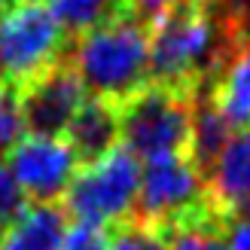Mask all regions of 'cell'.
<instances>
[{"mask_svg": "<svg viewBox=\"0 0 250 250\" xmlns=\"http://www.w3.org/2000/svg\"><path fill=\"white\" fill-rule=\"evenodd\" d=\"M250 43L238 0L171 3L149 28L146 83L183 95L208 85L238 46Z\"/></svg>", "mask_w": 250, "mask_h": 250, "instance_id": "cell-1", "label": "cell"}, {"mask_svg": "<svg viewBox=\"0 0 250 250\" xmlns=\"http://www.w3.org/2000/svg\"><path fill=\"white\" fill-rule=\"evenodd\" d=\"M64 58L77 70L85 92L122 104L146 85L149 28L131 16H122L80 40H70L64 46Z\"/></svg>", "mask_w": 250, "mask_h": 250, "instance_id": "cell-2", "label": "cell"}, {"mask_svg": "<svg viewBox=\"0 0 250 250\" xmlns=\"http://www.w3.org/2000/svg\"><path fill=\"white\" fill-rule=\"evenodd\" d=\"M192 95L146 83L119 104V137L134 159H168L189 153Z\"/></svg>", "mask_w": 250, "mask_h": 250, "instance_id": "cell-3", "label": "cell"}, {"mask_svg": "<svg viewBox=\"0 0 250 250\" xmlns=\"http://www.w3.org/2000/svg\"><path fill=\"white\" fill-rule=\"evenodd\" d=\"M214 210L220 208L210 198L208 177L192 165V159L186 153L146 162V171L141 174V186H137L134 210H131L134 220L149 223L165 235L198 217L214 214Z\"/></svg>", "mask_w": 250, "mask_h": 250, "instance_id": "cell-4", "label": "cell"}, {"mask_svg": "<svg viewBox=\"0 0 250 250\" xmlns=\"http://www.w3.org/2000/svg\"><path fill=\"white\" fill-rule=\"evenodd\" d=\"M137 186H141V162L125 146H116L104 159L77 171L67 192L61 195V210L73 223L116 226L131 217Z\"/></svg>", "mask_w": 250, "mask_h": 250, "instance_id": "cell-5", "label": "cell"}, {"mask_svg": "<svg viewBox=\"0 0 250 250\" xmlns=\"http://www.w3.org/2000/svg\"><path fill=\"white\" fill-rule=\"evenodd\" d=\"M64 34L43 0H16L0 12V61L3 80L24 83L64 55Z\"/></svg>", "mask_w": 250, "mask_h": 250, "instance_id": "cell-6", "label": "cell"}, {"mask_svg": "<svg viewBox=\"0 0 250 250\" xmlns=\"http://www.w3.org/2000/svg\"><path fill=\"white\" fill-rule=\"evenodd\" d=\"M19 95L24 131H31V137H43V141H64L73 113L85 101V89L64 55L37 77L24 80L19 85Z\"/></svg>", "mask_w": 250, "mask_h": 250, "instance_id": "cell-7", "label": "cell"}, {"mask_svg": "<svg viewBox=\"0 0 250 250\" xmlns=\"http://www.w3.org/2000/svg\"><path fill=\"white\" fill-rule=\"evenodd\" d=\"M9 171L28 205H58L80 165L64 141L28 137L9 153Z\"/></svg>", "mask_w": 250, "mask_h": 250, "instance_id": "cell-8", "label": "cell"}, {"mask_svg": "<svg viewBox=\"0 0 250 250\" xmlns=\"http://www.w3.org/2000/svg\"><path fill=\"white\" fill-rule=\"evenodd\" d=\"M64 144L70 146L80 168L104 159L110 149L119 146V104L89 95L73 113L64 131Z\"/></svg>", "mask_w": 250, "mask_h": 250, "instance_id": "cell-9", "label": "cell"}, {"mask_svg": "<svg viewBox=\"0 0 250 250\" xmlns=\"http://www.w3.org/2000/svg\"><path fill=\"white\" fill-rule=\"evenodd\" d=\"M202 89L232 131L250 128V43L235 49L217 77Z\"/></svg>", "mask_w": 250, "mask_h": 250, "instance_id": "cell-10", "label": "cell"}, {"mask_svg": "<svg viewBox=\"0 0 250 250\" xmlns=\"http://www.w3.org/2000/svg\"><path fill=\"white\" fill-rule=\"evenodd\" d=\"M208 189L223 214H232L250 202V128H241L229 137L208 174Z\"/></svg>", "mask_w": 250, "mask_h": 250, "instance_id": "cell-11", "label": "cell"}, {"mask_svg": "<svg viewBox=\"0 0 250 250\" xmlns=\"http://www.w3.org/2000/svg\"><path fill=\"white\" fill-rule=\"evenodd\" d=\"M67 217L61 205H28L3 238L0 250H61Z\"/></svg>", "mask_w": 250, "mask_h": 250, "instance_id": "cell-12", "label": "cell"}, {"mask_svg": "<svg viewBox=\"0 0 250 250\" xmlns=\"http://www.w3.org/2000/svg\"><path fill=\"white\" fill-rule=\"evenodd\" d=\"M46 9L52 12V19L67 43L128 16L122 0H46Z\"/></svg>", "mask_w": 250, "mask_h": 250, "instance_id": "cell-13", "label": "cell"}, {"mask_svg": "<svg viewBox=\"0 0 250 250\" xmlns=\"http://www.w3.org/2000/svg\"><path fill=\"white\" fill-rule=\"evenodd\" d=\"M223 226H226V214H220V210L198 217L186 226L165 232V250H226Z\"/></svg>", "mask_w": 250, "mask_h": 250, "instance_id": "cell-14", "label": "cell"}, {"mask_svg": "<svg viewBox=\"0 0 250 250\" xmlns=\"http://www.w3.org/2000/svg\"><path fill=\"white\" fill-rule=\"evenodd\" d=\"M24 137V116H21V95L19 83H0V162L21 144Z\"/></svg>", "mask_w": 250, "mask_h": 250, "instance_id": "cell-15", "label": "cell"}, {"mask_svg": "<svg viewBox=\"0 0 250 250\" xmlns=\"http://www.w3.org/2000/svg\"><path fill=\"white\" fill-rule=\"evenodd\" d=\"M28 210V198L19 189L6 162H0V238L16 226V220Z\"/></svg>", "mask_w": 250, "mask_h": 250, "instance_id": "cell-16", "label": "cell"}, {"mask_svg": "<svg viewBox=\"0 0 250 250\" xmlns=\"http://www.w3.org/2000/svg\"><path fill=\"white\" fill-rule=\"evenodd\" d=\"M113 226H95V223H70L61 238V250H110Z\"/></svg>", "mask_w": 250, "mask_h": 250, "instance_id": "cell-17", "label": "cell"}, {"mask_svg": "<svg viewBox=\"0 0 250 250\" xmlns=\"http://www.w3.org/2000/svg\"><path fill=\"white\" fill-rule=\"evenodd\" d=\"M223 244H226V250H250V202L226 214Z\"/></svg>", "mask_w": 250, "mask_h": 250, "instance_id": "cell-18", "label": "cell"}, {"mask_svg": "<svg viewBox=\"0 0 250 250\" xmlns=\"http://www.w3.org/2000/svg\"><path fill=\"white\" fill-rule=\"evenodd\" d=\"M171 3H174V0H122L125 12H128L131 19H137L144 28H153V24L168 12Z\"/></svg>", "mask_w": 250, "mask_h": 250, "instance_id": "cell-19", "label": "cell"}, {"mask_svg": "<svg viewBox=\"0 0 250 250\" xmlns=\"http://www.w3.org/2000/svg\"><path fill=\"white\" fill-rule=\"evenodd\" d=\"M12 3H16V0H0V12H3V9H9Z\"/></svg>", "mask_w": 250, "mask_h": 250, "instance_id": "cell-20", "label": "cell"}, {"mask_svg": "<svg viewBox=\"0 0 250 250\" xmlns=\"http://www.w3.org/2000/svg\"><path fill=\"white\" fill-rule=\"evenodd\" d=\"M0 83H3V61H0Z\"/></svg>", "mask_w": 250, "mask_h": 250, "instance_id": "cell-21", "label": "cell"}]
</instances>
